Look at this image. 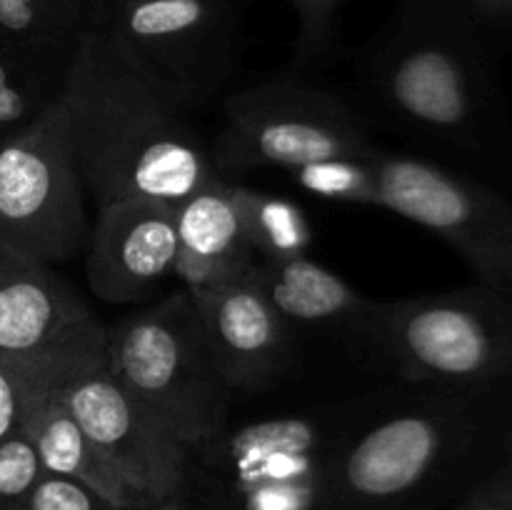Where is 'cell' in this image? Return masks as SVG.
<instances>
[{"label": "cell", "mask_w": 512, "mask_h": 510, "mask_svg": "<svg viewBox=\"0 0 512 510\" xmlns=\"http://www.w3.org/2000/svg\"><path fill=\"white\" fill-rule=\"evenodd\" d=\"M360 80L378 118L460 155L512 190V123L483 28L465 0H398Z\"/></svg>", "instance_id": "cell-1"}, {"label": "cell", "mask_w": 512, "mask_h": 510, "mask_svg": "<svg viewBox=\"0 0 512 510\" xmlns=\"http://www.w3.org/2000/svg\"><path fill=\"white\" fill-rule=\"evenodd\" d=\"M420 388L390 413L353 420L335 448L323 510H415L503 463L512 378Z\"/></svg>", "instance_id": "cell-2"}, {"label": "cell", "mask_w": 512, "mask_h": 510, "mask_svg": "<svg viewBox=\"0 0 512 510\" xmlns=\"http://www.w3.org/2000/svg\"><path fill=\"white\" fill-rule=\"evenodd\" d=\"M63 103L80 175L98 208L123 198L178 205L218 175L190 113L90 20L65 78Z\"/></svg>", "instance_id": "cell-3"}, {"label": "cell", "mask_w": 512, "mask_h": 510, "mask_svg": "<svg viewBox=\"0 0 512 510\" xmlns=\"http://www.w3.org/2000/svg\"><path fill=\"white\" fill-rule=\"evenodd\" d=\"M350 340L413 385L512 378V295L478 283L373 300Z\"/></svg>", "instance_id": "cell-4"}, {"label": "cell", "mask_w": 512, "mask_h": 510, "mask_svg": "<svg viewBox=\"0 0 512 510\" xmlns=\"http://www.w3.org/2000/svg\"><path fill=\"white\" fill-rule=\"evenodd\" d=\"M105 363L120 385L185 448L230 425L235 393L213 358L188 290L105 325Z\"/></svg>", "instance_id": "cell-5"}, {"label": "cell", "mask_w": 512, "mask_h": 510, "mask_svg": "<svg viewBox=\"0 0 512 510\" xmlns=\"http://www.w3.org/2000/svg\"><path fill=\"white\" fill-rule=\"evenodd\" d=\"M355 415L280 413L228 425L190 450L188 483L213 510H323L330 463Z\"/></svg>", "instance_id": "cell-6"}, {"label": "cell", "mask_w": 512, "mask_h": 510, "mask_svg": "<svg viewBox=\"0 0 512 510\" xmlns=\"http://www.w3.org/2000/svg\"><path fill=\"white\" fill-rule=\"evenodd\" d=\"M370 123L340 95L308 80L280 78L228 95L210 158L220 178L260 168L285 173L333 158L378 153Z\"/></svg>", "instance_id": "cell-7"}, {"label": "cell", "mask_w": 512, "mask_h": 510, "mask_svg": "<svg viewBox=\"0 0 512 510\" xmlns=\"http://www.w3.org/2000/svg\"><path fill=\"white\" fill-rule=\"evenodd\" d=\"M85 13L185 113L210 103L238 65L235 0H85Z\"/></svg>", "instance_id": "cell-8"}, {"label": "cell", "mask_w": 512, "mask_h": 510, "mask_svg": "<svg viewBox=\"0 0 512 510\" xmlns=\"http://www.w3.org/2000/svg\"><path fill=\"white\" fill-rule=\"evenodd\" d=\"M63 95L30 130L0 145V250L45 265L85 253L90 225Z\"/></svg>", "instance_id": "cell-9"}, {"label": "cell", "mask_w": 512, "mask_h": 510, "mask_svg": "<svg viewBox=\"0 0 512 510\" xmlns=\"http://www.w3.org/2000/svg\"><path fill=\"white\" fill-rule=\"evenodd\" d=\"M375 208L448 243L480 283L512 295V198L485 178L418 155H373Z\"/></svg>", "instance_id": "cell-10"}, {"label": "cell", "mask_w": 512, "mask_h": 510, "mask_svg": "<svg viewBox=\"0 0 512 510\" xmlns=\"http://www.w3.org/2000/svg\"><path fill=\"white\" fill-rule=\"evenodd\" d=\"M58 390L88 438L148 503L185 488L190 448L115 380L105 363V345L68 365Z\"/></svg>", "instance_id": "cell-11"}, {"label": "cell", "mask_w": 512, "mask_h": 510, "mask_svg": "<svg viewBox=\"0 0 512 510\" xmlns=\"http://www.w3.org/2000/svg\"><path fill=\"white\" fill-rule=\"evenodd\" d=\"M85 278L103 303H135L178 265L175 203L123 198L100 205L85 248Z\"/></svg>", "instance_id": "cell-12"}, {"label": "cell", "mask_w": 512, "mask_h": 510, "mask_svg": "<svg viewBox=\"0 0 512 510\" xmlns=\"http://www.w3.org/2000/svg\"><path fill=\"white\" fill-rule=\"evenodd\" d=\"M105 345V325L53 265L0 250V358H55Z\"/></svg>", "instance_id": "cell-13"}, {"label": "cell", "mask_w": 512, "mask_h": 510, "mask_svg": "<svg viewBox=\"0 0 512 510\" xmlns=\"http://www.w3.org/2000/svg\"><path fill=\"white\" fill-rule=\"evenodd\" d=\"M213 358L233 393L273 388L293 368V328L250 278L190 293Z\"/></svg>", "instance_id": "cell-14"}, {"label": "cell", "mask_w": 512, "mask_h": 510, "mask_svg": "<svg viewBox=\"0 0 512 510\" xmlns=\"http://www.w3.org/2000/svg\"><path fill=\"white\" fill-rule=\"evenodd\" d=\"M175 225V278L183 280L188 293H200L245 278L258 260L240 223L233 183L220 175L210 178L175 205Z\"/></svg>", "instance_id": "cell-15"}, {"label": "cell", "mask_w": 512, "mask_h": 510, "mask_svg": "<svg viewBox=\"0 0 512 510\" xmlns=\"http://www.w3.org/2000/svg\"><path fill=\"white\" fill-rule=\"evenodd\" d=\"M60 375L63 373L55 375L33 395L20 425V430L33 443L43 470L48 475H60L88 485L90 490L123 510H145L150 505L148 500L100 453L98 445L88 438L73 410L68 408L58 390Z\"/></svg>", "instance_id": "cell-16"}, {"label": "cell", "mask_w": 512, "mask_h": 510, "mask_svg": "<svg viewBox=\"0 0 512 510\" xmlns=\"http://www.w3.org/2000/svg\"><path fill=\"white\" fill-rule=\"evenodd\" d=\"M248 278L293 330H338L353 338L373 303V298L310 255L255 260Z\"/></svg>", "instance_id": "cell-17"}, {"label": "cell", "mask_w": 512, "mask_h": 510, "mask_svg": "<svg viewBox=\"0 0 512 510\" xmlns=\"http://www.w3.org/2000/svg\"><path fill=\"white\" fill-rule=\"evenodd\" d=\"M85 23V0H0V55L65 83Z\"/></svg>", "instance_id": "cell-18"}, {"label": "cell", "mask_w": 512, "mask_h": 510, "mask_svg": "<svg viewBox=\"0 0 512 510\" xmlns=\"http://www.w3.org/2000/svg\"><path fill=\"white\" fill-rule=\"evenodd\" d=\"M233 198L255 258L285 260L308 255L315 233L305 210L295 200L235 183Z\"/></svg>", "instance_id": "cell-19"}, {"label": "cell", "mask_w": 512, "mask_h": 510, "mask_svg": "<svg viewBox=\"0 0 512 510\" xmlns=\"http://www.w3.org/2000/svg\"><path fill=\"white\" fill-rule=\"evenodd\" d=\"M65 83L0 55V145L33 128L63 95Z\"/></svg>", "instance_id": "cell-20"}, {"label": "cell", "mask_w": 512, "mask_h": 510, "mask_svg": "<svg viewBox=\"0 0 512 510\" xmlns=\"http://www.w3.org/2000/svg\"><path fill=\"white\" fill-rule=\"evenodd\" d=\"M100 348L55 358H0V440L20 430L30 400L43 385L63 373L70 363Z\"/></svg>", "instance_id": "cell-21"}, {"label": "cell", "mask_w": 512, "mask_h": 510, "mask_svg": "<svg viewBox=\"0 0 512 510\" xmlns=\"http://www.w3.org/2000/svg\"><path fill=\"white\" fill-rule=\"evenodd\" d=\"M375 155V153H373ZM373 155L368 158H333L290 170V178L305 193L343 205H373L375 170Z\"/></svg>", "instance_id": "cell-22"}, {"label": "cell", "mask_w": 512, "mask_h": 510, "mask_svg": "<svg viewBox=\"0 0 512 510\" xmlns=\"http://www.w3.org/2000/svg\"><path fill=\"white\" fill-rule=\"evenodd\" d=\"M345 3L350 0H288L298 25L293 43V68H313L328 58Z\"/></svg>", "instance_id": "cell-23"}, {"label": "cell", "mask_w": 512, "mask_h": 510, "mask_svg": "<svg viewBox=\"0 0 512 510\" xmlns=\"http://www.w3.org/2000/svg\"><path fill=\"white\" fill-rule=\"evenodd\" d=\"M45 470L23 430L0 440V510H20Z\"/></svg>", "instance_id": "cell-24"}, {"label": "cell", "mask_w": 512, "mask_h": 510, "mask_svg": "<svg viewBox=\"0 0 512 510\" xmlns=\"http://www.w3.org/2000/svg\"><path fill=\"white\" fill-rule=\"evenodd\" d=\"M20 510H123L90 490L88 485L75 483L60 475H48L38 480Z\"/></svg>", "instance_id": "cell-25"}, {"label": "cell", "mask_w": 512, "mask_h": 510, "mask_svg": "<svg viewBox=\"0 0 512 510\" xmlns=\"http://www.w3.org/2000/svg\"><path fill=\"white\" fill-rule=\"evenodd\" d=\"M455 510H512V465L503 460L490 470Z\"/></svg>", "instance_id": "cell-26"}, {"label": "cell", "mask_w": 512, "mask_h": 510, "mask_svg": "<svg viewBox=\"0 0 512 510\" xmlns=\"http://www.w3.org/2000/svg\"><path fill=\"white\" fill-rule=\"evenodd\" d=\"M480 28H512V0H465Z\"/></svg>", "instance_id": "cell-27"}, {"label": "cell", "mask_w": 512, "mask_h": 510, "mask_svg": "<svg viewBox=\"0 0 512 510\" xmlns=\"http://www.w3.org/2000/svg\"><path fill=\"white\" fill-rule=\"evenodd\" d=\"M145 510H195V503L193 498H190V490L183 488L178 490V493L168 495V498L155 500V503H150Z\"/></svg>", "instance_id": "cell-28"}, {"label": "cell", "mask_w": 512, "mask_h": 510, "mask_svg": "<svg viewBox=\"0 0 512 510\" xmlns=\"http://www.w3.org/2000/svg\"><path fill=\"white\" fill-rule=\"evenodd\" d=\"M505 463L512 465V430H510V438H508V450H505Z\"/></svg>", "instance_id": "cell-29"}]
</instances>
